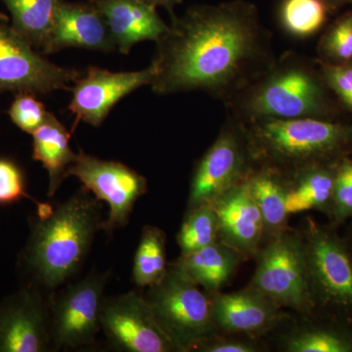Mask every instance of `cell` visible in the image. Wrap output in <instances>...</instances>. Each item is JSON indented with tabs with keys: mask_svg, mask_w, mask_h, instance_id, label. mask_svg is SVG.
Segmentation results:
<instances>
[{
	"mask_svg": "<svg viewBox=\"0 0 352 352\" xmlns=\"http://www.w3.org/2000/svg\"><path fill=\"white\" fill-rule=\"evenodd\" d=\"M244 122L227 117L214 142L197 162L187 208L212 203L256 168Z\"/></svg>",
	"mask_w": 352,
	"mask_h": 352,
	"instance_id": "obj_9",
	"label": "cell"
},
{
	"mask_svg": "<svg viewBox=\"0 0 352 352\" xmlns=\"http://www.w3.org/2000/svg\"><path fill=\"white\" fill-rule=\"evenodd\" d=\"M325 1L332 13L344 7L352 6V0H325Z\"/></svg>",
	"mask_w": 352,
	"mask_h": 352,
	"instance_id": "obj_35",
	"label": "cell"
},
{
	"mask_svg": "<svg viewBox=\"0 0 352 352\" xmlns=\"http://www.w3.org/2000/svg\"><path fill=\"white\" fill-rule=\"evenodd\" d=\"M331 13L325 0H282L278 18L289 36L305 39L318 34Z\"/></svg>",
	"mask_w": 352,
	"mask_h": 352,
	"instance_id": "obj_26",
	"label": "cell"
},
{
	"mask_svg": "<svg viewBox=\"0 0 352 352\" xmlns=\"http://www.w3.org/2000/svg\"><path fill=\"white\" fill-rule=\"evenodd\" d=\"M270 32L251 2L189 7L156 43L157 95L203 91L224 105L275 59Z\"/></svg>",
	"mask_w": 352,
	"mask_h": 352,
	"instance_id": "obj_1",
	"label": "cell"
},
{
	"mask_svg": "<svg viewBox=\"0 0 352 352\" xmlns=\"http://www.w3.org/2000/svg\"><path fill=\"white\" fill-rule=\"evenodd\" d=\"M317 63L324 82L339 102L340 107L352 120V63L337 66Z\"/></svg>",
	"mask_w": 352,
	"mask_h": 352,
	"instance_id": "obj_32",
	"label": "cell"
},
{
	"mask_svg": "<svg viewBox=\"0 0 352 352\" xmlns=\"http://www.w3.org/2000/svg\"><path fill=\"white\" fill-rule=\"evenodd\" d=\"M300 229L312 314L352 321V252L346 240L312 217Z\"/></svg>",
	"mask_w": 352,
	"mask_h": 352,
	"instance_id": "obj_5",
	"label": "cell"
},
{
	"mask_svg": "<svg viewBox=\"0 0 352 352\" xmlns=\"http://www.w3.org/2000/svg\"><path fill=\"white\" fill-rule=\"evenodd\" d=\"M143 1L155 7H164L170 14L171 18L176 16L175 13V6L182 3V0H143Z\"/></svg>",
	"mask_w": 352,
	"mask_h": 352,
	"instance_id": "obj_34",
	"label": "cell"
},
{
	"mask_svg": "<svg viewBox=\"0 0 352 352\" xmlns=\"http://www.w3.org/2000/svg\"><path fill=\"white\" fill-rule=\"evenodd\" d=\"M82 76L78 69L64 68L43 57L0 13V94L29 92L47 95L69 90Z\"/></svg>",
	"mask_w": 352,
	"mask_h": 352,
	"instance_id": "obj_10",
	"label": "cell"
},
{
	"mask_svg": "<svg viewBox=\"0 0 352 352\" xmlns=\"http://www.w3.org/2000/svg\"><path fill=\"white\" fill-rule=\"evenodd\" d=\"M242 122L315 118L352 120L324 82L316 59L288 51L224 105Z\"/></svg>",
	"mask_w": 352,
	"mask_h": 352,
	"instance_id": "obj_3",
	"label": "cell"
},
{
	"mask_svg": "<svg viewBox=\"0 0 352 352\" xmlns=\"http://www.w3.org/2000/svg\"><path fill=\"white\" fill-rule=\"evenodd\" d=\"M265 339L282 352H352V321L289 311Z\"/></svg>",
	"mask_w": 352,
	"mask_h": 352,
	"instance_id": "obj_16",
	"label": "cell"
},
{
	"mask_svg": "<svg viewBox=\"0 0 352 352\" xmlns=\"http://www.w3.org/2000/svg\"><path fill=\"white\" fill-rule=\"evenodd\" d=\"M338 163L309 164L284 173L286 208L289 217L314 210L330 219Z\"/></svg>",
	"mask_w": 352,
	"mask_h": 352,
	"instance_id": "obj_20",
	"label": "cell"
},
{
	"mask_svg": "<svg viewBox=\"0 0 352 352\" xmlns=\"http://www.w3.org/2000/svg\"><path fill=\"white\" fill-rule=\"evenodd\" d=\"M160 327L178 352H193L206 338L219 332L206 293L175 261L159 283L144 294Z\"/></svg>",
	"mask_w": 352,
	"mask_h": 352,
	"instance_id": "obj_6",
	"label": "cell"
},
{
	"mask_svg": "<svg viewBox=\"0 0 352 352\" xmlns=\"http://www.w3.org/2000/svg\"><path fill=\"white\" fill-rule=\"evenodd\" d=\"M100 325L108 344L115 351L178 352L157 324L144 294L131 291L105 296Z\"/></svg>",
	"mask_w": 352,
	"mask_h": 352,
	"instance_id": "obj_12",
	"label": "cell"
},
{
	"mask_svg": "<svg viewBox=\"0 0 352 352\" xmlns=\"http://www.w3.org/2000/svg\"><path fill=\"white\" fill-rule=\"evenodd\" d=\"M317 62L322 64L352 63V9L342 13L326 28L316 48Z\"/></svg>",
	"mask_w": 352,
	"mask_h": 352,
	"instance_id": "obj_28",
	"label": "cell"
},
{
	"mask_svg": "<svg viewBox=\"0 0 352 352\" xmlns=\"http://www.w3.org/2000/svg\"><path fill=\"white\" fill-rule=\"evenodd\" d=\"M182 254L187 256L219 240V222L212 203H204L187 208L182 226L176 236Z\"/></svg>",
	"mask_w": 352,
	"mask_h": 352,
	"instance_id": "obj_27",
	"label": "cell"
},
{
	"mask_svg": "<svg viewBox=\"0 0 352 352\" xmlns=\"http://www.w3.org/2000/svg\"><path fill=\"white\" fill-rule=\"evenodd\" d=\"M250 286L289 311L311 314L307 261L300 229L289 227L261 245Z\"/></svg>",
	"mask_w": 352,
	"mask_h": 352,
	"instance_id": "obj_7",
	"label": "cell"
},
{
	"mask_svg": "<svg viewBox=\"0 0 352 352\" xmlns=\"http://www.w3.org/2000/svg\"><path fill=\"white\" fill-rule=\"evenodd\" d=\"M256 166L289 173L314 164H335L352 154V120L302 118L244 122Z\"/></svg>",
	"mask_w": 352,
	"mask_h": 352,
	"instance_id": "obj_4",
	"label": "cell"
},
{
	"mask_svg": "<svg viewBox=\"0 0 352 352\" xmlns=\"http://www.w3.org/2000/svg\"><path fill=\"white\" fill-rule=\"evenodd\" d=\"M67 48L102 52L116 50L107 23L92 0H58L52 27L41 53L50 55Z\"/></svg>",
	"mask_w": 352,
	"mask_h": 352,
	"instance_id": "obj_17",
	"label": "cell"
},
{
	"mask_svg": "<svg viewBox=\"0 0 352 352\" xmlns=\"http://www.w3.org/2000/svg\"><path fill=\"white\" fill-rule=\"evenodd\" d=\"M166 235L154 226H145L132 266V282L140 288H149L159 283L168 271Z\"/></svg>",
	"mask_w": 352,
	"mask_h": 352,
	"instance_id": "obj_25",
	"label": "cell"
},
{
	"mask_svg": "<svg viewBox=\"0 0 352 352\" xmlns=\"http://www.w3.org/2000/svg\"><path fill=\"white\" fill-rule=\"evenodd\" d=\"M8 113L13 124L21 131L32 134L46 122L50 112L36 95L19 92L16 94Z\"/></svg>",
	"mask_w": 352,
	"mask_h": 352,
	"instance_id": "obj_30",
	"label": "cell"
},
{
	"mask_svg": "<svg viewBox=\"0 0 352 352\" xmlns=\"http://www.w3.org/2000/svg\"><path fill=\"white\" fill-rule=\"evenodd\" d=\"M107 23L116 50L129 54L135 44L157 43L170 29L157 7L143 0H92Z\"/></svg>",
	"mask_w": 352,
	"mask_h": 352,
	"instance_id": "obj_19",
	"label": "cell"
},
{
	"mask_svg": "<svg viewBox=\"0 0 352 352\" xmlns=\"http://www.w3.org/2000/svg\"><path fill=\"white\" fill-rule=\"evenodd\" d=\"M50 351V293L25 284L0 302V352Z\"/></svg>",
	"mask_w": 352,
	"mask_h": 352,
	"instance_id": "obj_13",
	"label": "cell"
},
{
	"mask_svg": "<svg viewBox=\"0 0 352 352\" xmlns=\"http://www.w3.org/2000/svg\"><path fill=\"white\" fill-rule=\"evenodd\" d=\"M270 351L266 339L217 332L201 340L193 352H265Z\"/></svg>",
	"mask_w": 352,
	"mask_h": 352,
	"instance_id": "obj_31",
	"label": "cell"
},
{
	"mask_svg": "<svg viewBox=\"0 0 352 352\" xmlns=\"http://www.w3.org/2000/svg\"><path fill=\"white\" fill-rule=\"evenodd\" d=\"M101 210V201L83 188L56 207L39 204L18 261L25 284L52 293L75 277L102 230Z\"/></svg>",
	"mask_w": 352,
	"mask_h": 352,
	"instance_id": "obj_2",
	"label": "cell"
},
{
	"mask_svg": "<svg viewBox=\"0 0 352 352\" xmlns=\"http://www.w3.org/2000/svg\"><path fill=\"white\" fill-rule=\"evenodd\" d=\"M352 220V154L342 157L336 168L332 212L328 223L335 228Z\"/></svg>",
	"mask_w": 352,
	"mask_h": 352,
	"instance_id": "obj_29",
	"label": "cell"
},
{
	"mask_svg": "<svg viewBox=\"0 0 352 352\" xmlns=\"http://www.w3.org/2000/svg\"><path fill=\"white\" fill-rule=\"evenodd\" d=\"M156 76V67L134 72H111L89 67L85 76L71 87L72 100L69 110L75 116L73 129L80 122L99 127L112 109L127 95L145 85H151Z\"/></svg>",
	"mask_w": 352,
	"mask_h": 352,
	"instance_id": "obj_14",
	"label": "cell"
},
{
	"mask_svg": "<svg viewBox=\"0 0 352 352\" xmlns=\"http://www.w3.org/2000/svg\"><path fill=\"white\" fill-rule=\"evenodd\" d=\"M263 221V244L289 229L284 173L267 166H256L247 178Z\"/></svg>",
	"mask_w": 352,
	"mask_h": 352,
	"instance_id": "obj_22",
	"label": "cell"
},
{
	"mask_svg": "<svg viewBox=\"0 0 352 352\" xmlns=\"http://www.w3.org/2000/svg\"><path fill=\"white\" fill-rule=\"evenodd\" d=\"M23 198L31 199L36 206L41 204L28 195L24 175L19 166L10 160L0 159V204L8 205Z\"/></svg>",
	"mask_w": 352,
	"mask_h": 352,
	"instance_id": "obj_33",
	"label": "cell"
},
{
	"mask_svg": "<svg viewBox=\"0 0 352 352\" xmlns=\"http://www.w3.org/2000/svg\"><path fill=\"white\" fill-rule=\"evenodd\" d=\"M245 259L219 240L204 249L179 256L175 263L208 295L219 293L230 283Z\"/></svg>",
	"mask_w": 352,
	"mask_h": 352,
	"instance_id": "obj_21",
	"label": "cell"
},
{
	"mask_svg": "<svg viewBox=\"0 0 352 352\" xmlns=\"http://www.w3.org/2000/svg\"><path fill=\"white\" fill-rule=\"evenodd\" d=\"M247 178L212 203L219 217V240L245 261L256 258L263 243V217Z\"/></svg>",
	"mask_w": 352,
	"mask_h": 352,
	"instance_id": "obj_18",
	"label": "cell"
},
{
	"mask_svg": "<svg viewBox=\"0 0 352 352\" xmlns=\"http://www.w3.org/2000/svg\"><path fill=\"white\" fill-rule=\"evenodd\" d=\"M11 15V24L41 53L50 34L58 0H1Z\"/></svg>",
	"mask_w": 352,
	"mask_h": 352,
	"instance_id": "obj_24",
	"label": "cell"
},
{
	"mask_svg": "<svg viewBox=\"0 0 352 352\" xmlns=\"http://www.w3.org/2000/svg\"><path fill=\"white\" fill-rule=\"evenodd\" d=\"M208 296L219 332L265 339L289 314L270 296L250 285L233 293L219 292Z\"/></svg>",
	"mask_w": 352,
	"mask_h": 352,
	"instance_id": "obj_15",
	"label": "cell"
},
{
	"mask_svg": "<svg viewBox=\"0 0 352 352\" xmlns=\"http://www.w3.org/2000/svg\"><path fill=\"white\" fill-rule=\"evenodd\" d=\"M71 176L80 180L82 188L109 206L108 217L102 226V230L107 234L127 226L136 201L147 193V179L138 171L120 162L85 154L82 150L67 170L66 178Z\"/></svg>",
	"mask_w": 352,
	"mask_h": 352,
	"instance_id": "obj_11",
	"label": "cell"
},
{
	"mask_svg": "<svg viewBox=\"0 0 352 352\" xmlns=\"http://www.w3.org/2000/svg\"><path fill=\"white\" fill-rule=\"evenodd\" d=\"M32 135V159L43 164L50 176L48 197H53L66 179L67 170L75 163L78 153L69 145L71 133L53 115Z\"/></svg>",
	"mask_w": 352,
	"mask_h": 352,
	"instance_id": "obj_23",
	"label": "cell"
},
{
	"mask_svg": "<svg viewBox=\"0 0 352 352\" xmlns=\"http://www.w3.org/2000/svg\"><path fill=\"white\" fill-rule=\"evenodd\" d=\"M111 271L92 270L59 293H50L52 351L91 346L101 331L102 303Z\"/></svg>",
	"mask_w": 352,
	"mask_h": 352,
	"instance_id": "obj_8",
	"label": "cell"
},
{
	"mask_svg": "<svg viewBox=\"0 0 352 352\" xmlns=\"http://www.w3.org/2000/svg\"><path fill=\"white\" fill-rule=\"evenodd\" d=\"M344 239L346 240L347 245H349V249L352 252V220L351 226H349V229H347L346 235L344 236Z\"/></svg>",
	"mask_w": 352,
	"mask_h": 352,
	"instance_id": "obj_36",
	"label": "cell"
}]
</instances>
